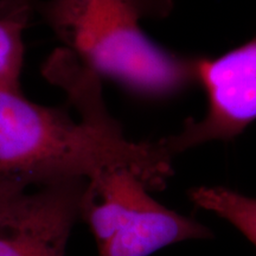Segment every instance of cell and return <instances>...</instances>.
Instances as JSON below:
<instances>
[{
    "label": "cell",
    "instance_id": "cell-5",
    "mask_svg": "<svg viewBox=\"0 0 256 256\" xmlns=\"http://www.w3.org/2000/svg\"><path fill=\"white\" fill-rule=\"evenodd\" d=\"M88 179L0 190V256H66Z\"/></svg>",
    "mask_w": 256,
    "mask_h": 256
},
{
    "label": "cell",
    "instance_id": "cell-1",
    "mask_svg": "<svg viewBox=\"0 0 256 256\" xmlns=\"http://www.w3.org/2000/svg\"><path fill=\"white\" fill-rule=\"evenodd\" d=\"M46 74L78 110L34 104L20 90L0 88V190H28L66 179H90L110 168H127L150 190H162L174 162L158 142H133L110 116L101 80L72 56L56 52Z\"/></svg>",
    "mask_w": 256,
    "mask_h": 256
},
{
    "label": "cell",
    "instance_id": "cell-6",
    "mask_svg": "<svg viewBox=\"0 0 256 256\" xmlns=\"http://www.w3.org/2000/svg\"><path fill=\"white\" fill-rule=\"evenodd\" d=\"M194 206L226 220L256 247V198L223 186H197L188 191Z\"/></svg>",
    "mask_w": 256,
    "mask_h": 256
},
{
    "label": "cell",
    "instance_id": "cell-7",
    "mask_svg": "<svg viewBox=\"0 0 256 256\" xmlns=\"http://www.w3.org/2000/svg\"><path fill=\"white\" fill-rule=\"evenodd\" d=\"M26 5L0 14V88L20 90L19 78L24 63L23 32L28 25Z\"/></svg>",
    "mask_w": 256,
    "mask_h": 256
},
{
    "label": "cell",
    "instance_id": "cell-4",
    "mask_svg": "<svg viewBox=\"0 0 256 256\" xmlns=\"http://www.w3.org/2000/svg\"><path fill=\"white\" fill-rule=\"evenodd\" d=\"M198 84L206 95L204 116L158 140L171 160L203 144L232 140L256 120V36L216 58L202 57Z\"/></svg>",
    "mask_w": 256,
    "mask_h": 256
},
{
    "label": "cell",
    "instance_id": "cell-3",
    "mask_svg": "<svg viewBox=\"0 0 256 256\" xmlns=\"http://www.w3.org/2000/svg\"><path fill=\"white\" fill-rule=\"evenodd\" d=\"M127 168H110L88 179L81 220L94 236L98 256H150L191 240H208L206 224L168 209Z\"/></svg>",
    "mask_w": 256,
    "mask_h": 256
},
{
    "label": "cell",
    "instance_id": "cell-2",
    "mask_svg": "<svg viewBox=\"0 0 256 256\" xmlns=\"http://www.w3.org/2000/svg\"><path fill=\"white\" fill-rule=\"evenodd\" d=\"M174 0H46L40 14L80 66L144 100H165L198 84L202 57L159 46L142 28L168 17Z\"/></svg>",
    "mask_w": 256,
    "mask_h": 256
}]
</instances>
